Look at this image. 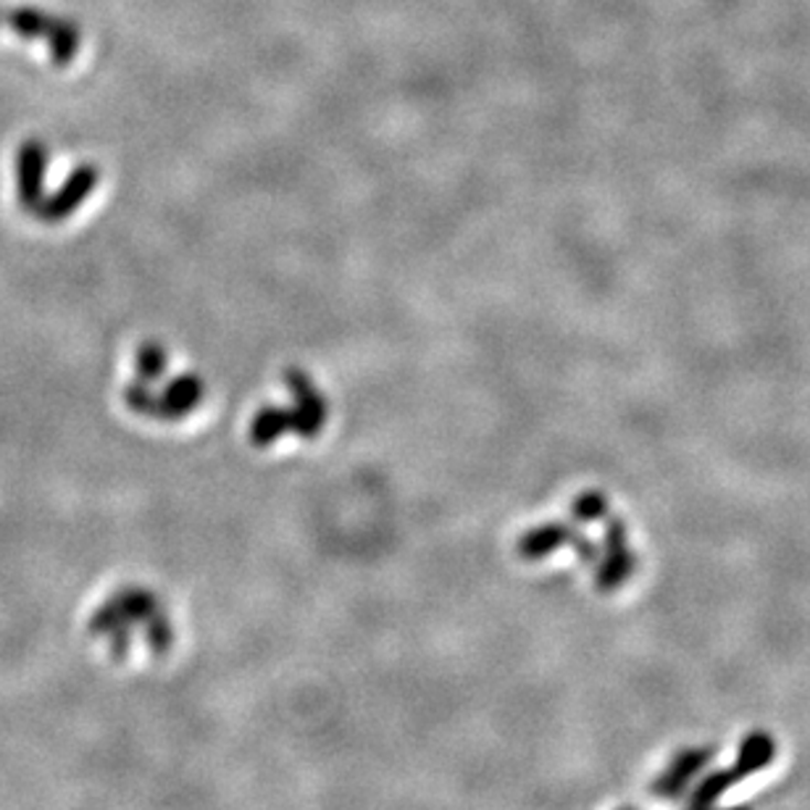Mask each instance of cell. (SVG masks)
I'll return each instance as SVG.
<instances>
[{
  "label": "cell",
  "instance_id": "cell-12",
  "mask_svg": "<svg viewBox=\"0 0 810 810\" xmlns=\"http://www.w3.org/2000/svg\"><path fill=\"white\" fill-rule=\"evenodd\" d=\"M686 810H713V806H711V808H686ZM724 810H753V808H745V806H737V808H724Z\"/></svg>",
  "mask_w": 810,
  "mask_h": 810
},
{
  "label": "cell",
  "instance_id": "cell-7",
  "mask_svg": "<svg viewBox=\"0 0 810 810\" xmlns=\"http://www.w3.org/2000/svg\"><path fill=\"white\" fill-rule=\"evenodd\" d=\"M774 753H777V745H774L771 734L766 732H750L739 745V755H737V768L743 777H750V774L760 771L774 760Z\"/></svg>",
  "mask_w": 810,
  "mask_h": 810
},
{
  "label": "cell",
  "instance_id": "cell-10",
  "mask_svg": "<svg viewBox=\"0 0 810 810\" xmlns=\"http://www.w3.org/2000/svg\"><path fill=\"white\" fill-rule=\"evenodd\" d=\"M146 640L156 656H163L174 644V627L163 614H156L153 619L146 621Z\"/></svg>",
  "mask_w": 810,
  "mask_h": 810
},
{
  "label": "cell",
  "instance_id": "cell-4",
  "mask_svg": "<svg viewBox=\"0 0 810 810\" xmlns=\"http://www.w3.org/2000/svg\"><path fill=\"white\" fill-rule=\"evenodd\" d=\"M45 150L40 142H26L22 146L17 161V184H19V201L30 211H38L43 203V171H45Z\"/></svg>",
  "mask_w": 810,
  "mask_h": 810
},
{
  "label": "cell",
  "instance_id": "cell-3",
  "mask_svg": "<svg viewBox=\"0 0 810 810\" xmlns=\"http://www.w3.org/2000/svg\"><path fill=\"white\" fill-rule=\"evenodd\" d=\"M711 758L713 747H690V750H682L674 760H671V766L665 768L663 777H658L653 781L650 792L663 800H676L679 795L686 792L690 779L697 777V774L711 764Z\"/></svg>",
  "mask_w": 810,
  "mask_h": 810
},
{
  "label": "cell",
  "instance_id": "cell-9",
  "mask_svg": "<svg viewBox=\"0 0 810 810\" xmlns=\"http://www.w3.org/2000/svg\"><path fill=\"white\" fill-rule=\"evenodd\" d=\"M743 779L745 777L737 771V768H729V771L708 774V777L700 781L695 792H692L690 808H711L713 802H716L721 798V795L729 792V789L734 785H737V781H743Z\"/></svg>",
  "mask_w": 810,
  "mask_h": 810
},
{
  "label": "cell",
  "instance_id": "cell-5",
  "mask_svg": "<svg viewBox=\"0 0 810 810\" xmlns=\"http://www.w3.org/2000/svg\"><path fill=\"white\" fill-rule=\"evenodd\" d=\"M93 182H95V171L93 169H79L77 174L72 177V182L64 184L61 192H56L51 201L40 203L34 214H38L40 219H45V222H58V219L68 216L74 209H77L82 198L90 192Z\"/></svg>",
  "mask_w": 810,
  "mask_h": 810
},
{
  "label": "cell",
  "instance_id": "cell-11",
  "mask_svg": "<svg viewBox=\"0 0 810 810\" xmlns=\"http://www.w3.org/2000/svg\"><path fill=\"white\" fill-rule=\"evenodd\" d=\"M606 500H603V495H597V492H587V495H582L579 500L574 503V516L579 521H597L606 516Z\"/></svg>",
  "mask_w": 810,
  "mask_h": 810
},
{
  "label": "cell",
  "instance_id": "cell-8",
  "mask_svg": "<svg viewBox=\"0 0 810 810\" xmlns=\"http://www.w3.org/2000/svg\"><path fill=\"white\" fill-rule=\"evenodd\" d=\"M114 603H116V608H119L121 619H125L129 627H135V624H146L153 619L156 614H161V603H158V597L142 587L121 589V593L114 597Z\"/></svg>",
  "mask_w": 810,
  "mask_h": 810
},
{
  "label": "cell",
  "instance_id": "cell-14",
  "mask_svg": "<svg viewBox=\"0 0 810 810\" xmlns=\"http://www.w3.org/2000/svg\"><path fill=\"white\" fill-rule=\"evenodd\" d=\"M621 810H629V808H621Z\"/></svg>",
  "mask_w": 810,
  "mask_h": 810
},
{
  "label": "cell",
  "instance_id": "cell-6",
  "mask_svg": "<svg viewBox=\"0 0 810 810\" xmlns=\"http://www.w3.org/2000/svg\"><path fill=\"white\" fill-rule=\"evenodd\" d=\"M585 537H579L574 530H566L563 524H547V526H537V530L526 532L524 537L519 540V555L526 561H537L551 555L555 547L561 545H574L579 547V542Z\"/></svg>",
  "mask_w": 810,
  "mask_h": 810
},
{
  "label": "cell",
  "instance_id": "cell-2",
  "mask_svg": "<svg viewBox=\"0 0 810 810\" xmlns=\"http://www.w3.org/2000/svg\"><path fill=\"white\" fill-rule=\"evenodd\" d=\"M635 568H637V558L627 547V530H624V524L619 519L608 521L606 561H603L600 568H597V579H595L597 587L606 589V593L608 589L621 587Z\"/></svg>",
  "mask_w": 810,
  "mask_h": 810
},
{
  "label": "cell",
  "instance_id": "cell-1",
  "mask_svg": "<svg viewBox=\"0 0 810 810\" xmlns=\"http://www.w3.org/2000/svg\"><path fill=\"white\" fill-rule=\"evenodd\" d=\"M3 22L9 24L19 38L47 40V51H51V58L56 61L58 66H66L68 61L77 56L79 30L72 22H64V19L51 17V13L32 9V6H19V9L6 11Z\"/></svg>",
  "mask_w": 810,
  "mask_h": 810
},
{
  "label": "cell",
  "instance_id": "cell-13",
  "mask_svg": "<svg viewBox=\"0 0 810 810\" xmlns=\"http://www.w3.org/2000/svg\"><path fill=\"white\" fill-rule=\"evenodd\" d=\"M0 24H3V11H0Z\"/></svg>",
  "mask_w": 810,
  "mask_h": 810
}]
</instances>
